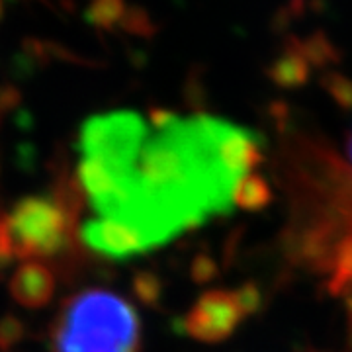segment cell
<instances>
[{
    "instance_id": "cell-3",
    "label": "cell",
    "mask_w": 352,
    "mask_h": 352,
    "mask_svg": "<svg viewBox=\"0 0 352 352\" xmlns=\"http://www.w3.org/2000/svg\"><path fill=\"white\" fill-rule=\"evenodd\" d=\"M14 258H51L71 239V212L50 196L22 198L2 219Z\"/></svg>"
},
{
    "instance_id": "cell-16",
    "label": "cell",
    "mask_w": 352,
    "mask_h": 352,
    "mask_svg": "<svg viewBox=\"0 0 352 352\" xmlns=\"http://www.w3.org/2000/svg\"><path fill=\"white\" fill-rule=\"evenodd\" d=\"M22 335H24V329H22L18 319L10 317V319H4L0 323V346L2 349H8V346L16 344L18 340L22 339Z\"/></svg>"
},
{
    "instance_id": "cell-9",
    "label": "cell",
    "mask_w": 352,
    "mask_h": 352,
    "mask_svg": "<svg viewBox=\"0 0 352 352\" xmlns=\"http://www.w3.org/2000/svg\"><path fill=\"white\" fill-rule=\"evenodd\" d=\"M127 10L126 0H90L85 12V20L96 30L113 32Z\"/></svg>"
},
{
    "instance_id": "cell-2",
    "label": "cell",
    "mask_w": 352,
    "mask_h": 352,
    "mask_svg": "<svg viewBox=\"0 0 352 352\" xmlns=\"http://www.w3.org/2000/svg\"><path fill=\"white\" fill-rule=\"evenodd\" d=\"M135 307L110 289H82L65 300L51 329L53 352H138Z\"/></svg>"
},
{
    "instance_id": "cell-8",
    "label": "cell",
    "mask_w": 352,
    "mask_h": 352,
    "mask_svg": "<svg viewBox=\"0 0 352 352\" xmlns=\"http://www.w3.org/2000/svg\"><path fill=\"white\" fill-rule=\"evenodd\" d=\"M300 47H302L303 57L307 59V63L311 65V69L329 71L333 65H337L342 59L337 45L321 30L309 34L305 39H300Z\"/></svg>"
},
{
    "instance_id": "cell-6",
    "label": "cell",
    "mask_w": 352,
    "mask_h": 352,
    "mask_svg": "<svg viewBox=\"0 0 352 352\" xmlns=\"http://www.w3.org/2000/svg\"><path fill=\"white\" fill-rule=\"evenodd\" d=\"M266 75L274 82V87L286 90H296L307 85L311 76V65L303 57L300 39H289L284 51L266 67Z\"/></svg>"
},
{
    "instance_id": "cell-17",
    "label": "cell",
    "mask_w": 352,
    "mask_h": 352,
    "mask_svg": "<svg viewBox=\"0 0 352 352\" xmlns=\"http://www.w3.org/2000/svg\"><path fill=\"white\" fill-rule=\"evenodd\" d=\"M342 298H344V309H346V317H349V321L352 319V286L344 294H342Z\"/></svg>"
},
{
    "instance_id": "cell-13",
    "label": "cell",
    "mask_w": 352,
    "mask_h": 352,
    "mask_svg": "<svg viewBox=\"0 0 352 352\" xmlns=\"http://www.w3.org/2000/svg\"><path fill=\"white\" fill-rule=\"evenodd\" d=\"M235 298L245 317L258 314V309L263 307V292L254 282H245L239 289H235Z\"/></svg>"
},
{
    "instance_id": "cell-10",
    "label": "cell",
    "mask_w": 352,
    "mask_h": 352,
    "mask_svg": "<svg viewBox=\"0 0 352 352\" xmlns=\"http://www.w3.org/2000/svg\"><path fill=\"white\" fill-rule=\"evenodd\" d=\"M333 268L335 272L329 280V292L333 296H342L352 286V233L339 241Z\"/></svg>"
},
{
    "instance_id": "cell-20",
    "label": "cell",
    "mask_w": 352,
    "mask_h": 352,
    "mask_svg": "<svg viewBox=\"0 0 352 352\" xmlns=\"http://www.w3.org/2000/svg\"><path fill=\"white\" fill-rule=\"evenodd\" d=\"M349 153H351V159H352V135H351V141H349Z\"/></svg>"
},
{
    "instance_id": "cell-19",
    "label": "cell",
    "mask_w": 352,
    "mask_h": 352,
    "mask_svg": "<svg viewBox=\"0 0 352 352\" xmlns=\"http://www.w3.org/2000/svg\"><path fill=\"white\" fill-rule=\"evenodd\" d=\"M2 16H4V0H0V20H2Z\"/></svg>"
},
{
    "instance_id": "cell-7",
    "label": "cell",
    "mask_w": 352,
    "mask_h": 352,
    "mask_svg": "<svg viewBox=\"0 0 352 352\" xmlns=\"http://www.w3.org/2000/svg\"><path fill=\"white\" fill-rule=\"evenodd\" d=\"M274 200L270 182L258 173H249L241 178L233 190V206L243 212H263Z\"/></svg>"
},
{
    "instance_id": "cell-12",
    "label": "cell",
    "mask_w": 352,
    "mask_h": 352,
    "mask_svg": "<svg viewBox=\"0 0 352 352\" xmlns=\"http://www.w3.org/2000/svg\"><path fill=\"white\" fill-rule=\"evenodd\" d=\"M120 28L133 38L149 39L159 32V25L151 18V14L143 6H127L126 14L120 22Z\"/></svg>"
},
{
    "instance_id": "cell-14",
    "label": "cell",
    "mask_w": 352,
    "mask_h": 352,
    "mask_svg": "<svg viewBox=\"0 0 352 352\" xmlns=\"http://www.w3.org/2000/svg\"><path fill=\"white\" fill-rule=\"evenodd\" d=\"M135 294L141 302L157 303L161 298V282L159 278L153 276L149 272H143L135 278Z\"/></svg>"
},
{
    "instance_id": "cell-1",
    "label": "cell",
    "mask_w": 352,
    "mask_h": 352,
    "mask_svg": "<svg viewBox=\"0 0 352 352\" xmlns=\"http://www.w3.org/2000/svg\"><path fill=\"white\" fill-rule=\"evenodd\" d=\"M149 124L133 151L80 153L76 170L94 217L122 227L135 254L227 214L241 180L221 159L229 122L151 110Z\"/></svg>"
},
{
    "instance_id": "cell-5",
    "label": "cell",
    "mask_w": 352,
    "mask_h": 352,
    "mask_svg": "<svg viewBox=\"0 0 352 352\" xmlns=\"http://www.w3.org/2000/svg\"><path fill=\"white\" fill-rule=\"evenodd\" d=\"M10 294L28 309L43 307L53 300L55 274L50 266L39 261H25L10 278Z\"/></svg>"
},
{
    "instance_id": "cell-18",
    "label": "cell",
    "mask_w": 352,
    "mask_h": 352,
    "mask_svg": "<svg viewBox=\"0 0 352 352\" xmlns=\"http://www.w3.org/2000/svg\"><path fill=\"white\" fill-rule=\"evenodd\" d=\"M349 344H351L352 349V319L349 321Z\"/></svg>"
},
{
    "instance_id": "cell-15",
    "label": "cell",
    "mask_w": 352,
    "mask_h": 352,
    "mask_svg": "<svg viewBox=\"0 0 352 352\" xmlns=\"http://www.w3.org/2000/svg\"><path fill=\"white\" fill-rule=\"evenodd\" d=\"M217 264L212 256H208V254H198L196 258H194V263H192V278H194V282H198V284H208V282H212L215 276H217Z\"/></svg>"
},
{
    "instance_id": "cell-4",
    "label": "cell",
    "mask_w": 352,
    "mask_h": 352,
    "mask_svg": "<svg viewBox=\"0 0 352 352\" xmlns=\"http://www.w3.org/2000/svg\"><path fill=\"white\" fill-rule=\"evenodd\" d=\"M245 314L235 298V292L210 289L192 305L182 327L192 339L215 344L227 340L239 327Z\"/></svg>"
},
{
    "instance_id": "cell-11",
    "label": "cell",
    "mask_w": 352,
    "mask_h": 352,
    "mask_svg": "<svg viewBox=\"0 0 352 352\" xmlns=\"http://www.w3.org/2000/svg\"><path fill=\"white\" fill-rule=\"evenodd\" d=\"M321 87L325 88L333 102L344 112H352V78L342 75L335 69L323 71L321 75Z\"/></svg>"
}]
</instances>
